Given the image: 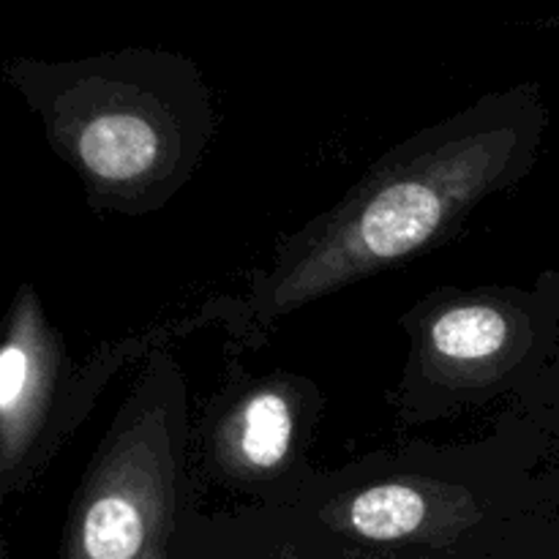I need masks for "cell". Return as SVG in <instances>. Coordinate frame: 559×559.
<instances>
[{"label":"cell","instance_id":"6da1fadb","mask_svg":"<svg viewBox=\"0 0 559 559\" xmlns=\"http://www.w3.org/2000/svg\"><path fill=\"white\" fill-rule=\"evenodd\" d=\"M513 136L467 134L382 175L276 282L273 306L293 309L360 273L409 257L442 224L491 189L511 162Z\"/></svg>","mask_w":559,"mask_h":559},{"label":"cell","instance_id":"7a4b0ae2","mask_svg":"<svg viewBox=\"0 0 559 559\" xmlns=\"http://www.w3.org/2000/svg\"><path fill=\"white\" fill-rule=\"evenodd\" d=\"M173 451L162 418L115 440L76 502L69 559H164L173 522Z\"/></svg>","mask_w":559,"mask_h":559},{"label":"cell","instance_id":"52a82bcc","mask_svg":"<svg viewBox=\"0 0 559 559\" xmlns=\"http://www.w3.org/2000/svg\"><path fill=\"white\" fill-rule=\"evenodd\" d=\"M293 442V409L287 396L276 391H260L243 404L238 418L235 445L246 464L257 469L276 467Z\"/></svg>","mask_w":559,"mask_h":559},{"label":"cell","instance_id":"8992f818","mask_svg":"<svg viewBox=\"0 0 559 559\" xmlns=\"http://www.w3.org/2000/svg\"><path fill=\"white\" fill-rule=\"evenodd\" d=\"M426 519V500L418 489L404 484H382L360 491L347 511L349 527L369 540H402Z\"/></svg>","mask_w":559,"mask_h":559},{"label":"cell","instance_id":"5b68a950","mask_svg":"<svg viewBox=\"0 0 559 559\" xmlns=\"http://www.w3.org/2000/svg\"><path fill=\"white\" fill-rule=\"evenodd\" d=\"M511 338V322L489 304L442 311L429 331L431 349L451 364H480L500 353Z\"/></svg>","mask_w":559,"mask_h":559},{"label":"cell","instance_id":"277c9868","mask_svg":"<svg viewBox=\"0 0 559 559\" xmlns=\"http://www.w3.org/2000/svg\"><path fill=\"white\" fill-rule=\"evenodd\" d=\"M164 151L156 126L140 112L118 109L85 120L76 134L82 167L102 180L131 183L153 173Z\"/></svg>","mask_w":559,"mask_h":559},{"label":"cell","instance_id":"3957f363","mask_svg":"<svg viewBox=\"0 0 559 559\" xmlns=\"http://www.w3.org/2000/svg\"><path fill=\"white\" fill-rule=\"evenodd\" d=\"M55 358L36 300L20 293L0 353V437L9 473L31 448L52 393Z\"/></svg>","mask_w":559,"mask_h":559}]
</instances>
